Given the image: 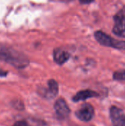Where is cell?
Masks as SVG:
<instances>
[{
  "instance_id": "obj_1",
  "label": "cell",
  "mask_w": 125,
  "mask_h": 126,
  "mask_svg": "<svg viewBox=\"0 0 125 126\" xmlns=\"http://www.w3.org/2000/svg\"><path fill=\"white\" fill-rule=\"evenodd\" d=\"M0 61H4L17 69H23L27 66L29 63L24 54L2 44H0Z\"/></svg>"
},
{
  "instance_id": "obj_2",
  "label": "cell",
  "mask_w": 125,
  "mask_h": 126,
  "mask_svg": "<svg viewBox=\"0 0 125 126\" xmlns=\"http://www.w3.org/2000/svg\"><path fill=\"white\" fill-rule=\"evenodd\" d=\"M94 37H95V39L97 41V42L99 43L102 46L108 47H111V48H114V49H120V50L125 49V41L115 39L101 30H98L95 32Z\"/></svg>"
},
{
  "instance_id": "obj_3",
  "label": "cell",
  "mask_w": 125,
  "mask_h": 126,
  "mask_svg": "<svg viewBox=\"0 0 125 126\" xmlns=\"http://www.w3.org/2000/svg\"><path fill=\"white\" fill-rule=\"evenodd\" d=\"M113 32L122 38H125V6L123 7L113 17Z\"/></svg>"
},
{
  "instance_id": "obj_4",
  "label": "cell",
  "mask_w": 125,
  "mask_h": 126,
  "mask_svg": "<svg viewBox=\"0 0 125 126\" xmlns=\"http://www.w3.org/2000/svg\"><path fill=\"white\" fill-rule=\"evenodd\" d=\"M110 118L113 126H125V113L120 108L113 106L110 108Z\"/></svg>"
},
{
  "instance_id": "obj_5",
  "label": "cell",
  "mask_w": 125,
  "mask_h": 126,
  "mask_svg": "<svg viewBox=\"0 0 125 126\" xmlns=\"http://www.w3.org/2000/svg\"><path fill=\"white\" fill-rule=\"evenodd\" d=\"M75 114L79 120L84 122H88L91 120L94 116V109L91 104L84 103L80 107Z\"/></svg>"
},
{
  "instance_id": "obj_6",
  "label": "cell",
  "mask_w": 125,
  "mask_h": 126,
  "mask_svg": "<svg viewBox=\"0 0 125 126\" xmlns=\"http://www.w3.org/2000/svg\"><path fill=\"white\" fill-rule=\"evenodd\" d=\"M54 108L58 117L62 120L67 118L70 114V109L63 99H58L55 102Z\"/></svg>"
},
{
  "instance_id": "obj_7",
  "label": "cell",
  "mask_w": 125,
  "mask_h": 126,
  "mask_svg": "<svg viewBox=\"0 0 125 126\" xmlns=\"http://www.w3.org/2000/svg\"><path fill=\"white\" fill-rule=\"evenodd\" d=\"M99 96V94L95 91L90 90V89L81 90L73 97V101L74 102H79V101H83V100L84 101L89 98L97 97Z\"/></svg>"
},
{
  "instance_id": "obj_8",
  "label": "cell",
  "mask_w": 125,
  "mask_h": 126,
  "mask_svg": "<svg viewBox=\"0 0 125 126\" xmlns=\"http://www.w3.org/2000/svg\"><path fill=\"white\" fill-rule=\"evenodd\" d=\"M70 58V55L69 52L61 49H56L53 52V58L54 61L59 65L63 64L66 62L69 58Z\"/></svg>"
},
{
  "instance_id": "obj_9",
  "label": "cell",
  "mask_w": 125,
  "mask_h": 126,
  "mask_svg": "<svg viewBox=\"0 0 125 126\" xmlns=\"http://www.w3.org/2000/svg\"><path fill=\"white\" fill-rule=\"evenodd\" d=\"M48 86H49V92H48V97H55L59 90L58 84L55 80H50L48 82Z\"/></svg>"
},
{
  "instance_id": "obj_10",
  "label": "cell",
  "mask_w": 125,
  "mask_h": 126,
  "mask_svg": "<svg viewBox=\"0 0 125 126\" xmlns=\"http://www.w3.org/2000/svg\"><path fill=\"white\" fill-rule=\"evenodd\" d=\"M113 79L118 81H125V70L118 71L114 72Z\"/></svg>"
},
{
  "instance_id": "obj_11",
  "label": "cell",
  "mask_w": 125,
  "mask_h": 126,
  "mask_svg": "<svg viewBox=\"0 0 125 126\" xmlns=\"http://www.w3.org/2000/svg\"><path fill=\"white\" fill-rule=\"evenodd\" d=\"M13 126H29L28 125V123L24 121V120H20V121H17L16 123H14V125Z\"/></svg>"
},
{
  "instance_id": "obj_12",
  "label": "cell",
  "mask_w": 125,
  "mask_h": 126,
  "mask_svg": "<svg viewBox=\"0 0 125 126\" xmlns=\"http://www.w3.org/2000/svg\"><path fill=\"white\" fill-rule=\"evenodd\" d=\"M81 4H91L92 3L94 0H79Z\"/></svg>"
},
{
  "instance_id": "obj_13",
  "label": "cell",
  "mask_w": 125,
  "mask_h": 126,
  "mask_svg": "<svg viewBox=\"0 0 125 126\" xmlns=\"http://www.w3.org/2000/svg\"><path fill=\"white\" fill-rule=\"evenodd\" d=\"M7 75V72L0 69V77H4V76H6Z\"/></svg>"
}]
</instances>
